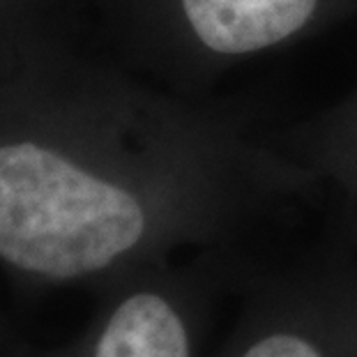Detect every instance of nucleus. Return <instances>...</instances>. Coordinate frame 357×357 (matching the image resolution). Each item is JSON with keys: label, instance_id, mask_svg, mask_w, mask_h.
I'll return each instance as SVG.
<instances>
[{"label": "nucleus", "instance_id": "obj_2", "mask_svg": "<svg viewBox=\"0 0 357 357\" xmlns=\"http://www.w3.org/2000/svg\"><path fill=\"white\" fill-rule=\"evenodd\" d=\"M219 357H357V302L268 309Z\"/></svg>", "mask_w": 357, "mask_h": 357}, {"label": "nucleus", "instance_id": "obj_3", "mask_svg": "<svg viewBox=\"0 0 357 357\" xmlns=\"http://www.w3.org/2000/svg\"><path fill=\"white\" fill-rule=\"evenodd\" d=\"M318 0H182L196 37L217 53H254L284 42L314 17Z\"/></svg>", "mask_w": 357, "mask_h": 357}, {"label": "nucleus", "instance_id": "obj_1", "mask_svg": "<svg viewBox=\"0 0 357 357\" xmlns=\"http://www.w3.org/2000/svg\"><path fill=\"white\" fill-rule=\"evenodd\" d=\"M139 196L35 143L0 146V256L49 279L106 270L141 245Z\"/></svg>", "mask_w": 357, "mask_h": 357}, {"label": "nucleus", "instance_id": "obj_4", "mask_svg": "<svg viewBox=\"0 0 357 357\" xmlns=\"http://www.w3.org/2000/svg\"><path fill=\"white\" fill-rule=\"evenodd\" d=\"M90 357H199L196 328L171 298L139 291L111 311Z\"/></svg>", "mask_w": 357, "mask_h": 357}]
</instances>
